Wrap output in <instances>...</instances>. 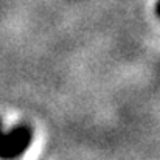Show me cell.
Instances as JSON below:
<instances>
[{"instance_id":"obj_1","label":"cell","mask_w":160,"mask_h":160,"mask_svg":"<svg viewBox=\"0 0 160 160\" xmlns=\"http://www.w3.org/2000/svg\"><path fill=\"white\" fill-rule=\"evenodd\" d=\"M31 134L27 128H16L11 132L2 131L0 124V159L14 160L30 146Z\"/></svg>"},{"instance_id":"obj_2","label":"cell","mask_w":160,"mask_h":160,"mask_svg":"<svg viewBox=\"0 0 160 160\" xmlns=\"http://www.w3.org/2000/svg\"><path fill=\"white\" fill-rule=\"evenodd\" d=\"M156 11H157V16H160V2H157V9Z\"/></svg>"}]
</instances>
